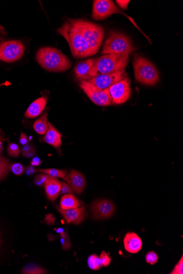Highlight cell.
Segmentation results:
<instances>
[{
    "mask_svg": "<svg viewBox=\"0 0 183 274\" xmlns=\"http://www.w3.org/2000/svg\"><path fill=\"white\" fill-rule=\"evenodd\" d=\"M68 42L72 54L76 58L90 56L86 42L80 31L75 20H68L56 30Z\"/></svg>",
    "mask_w": 183,
    "mask_h": 274,
    "instance_id": "cell-1",
    "label": "cell"
},
{
    "mask_svg": "<svg viewBox=\"0 0 183 274\" xmlns=\"http://www.w3.org/2000/svg\"><path fill=\"white\" fill-rule=\"evenodd\" d=\"M36 60L39 65L49 72H64L70 68L72 62L61 51L50 46L40 48Z\"/></svg>",
    "mask_w": 183,
    "mask_h": 274,
    "instance_id": "cell-2",
    "label": "cell"
},
{
    "mask_svg": "<svg viewBox=\"0 0 183 274\" xmlns=\"http://www.w3.org/2000/svg\"><path fill=\"white\" fill-rule=\"evenodd\" d=\"M129 56L128 54H108L96 58L89 72V78L124 69L128 65Z\"/></svg>",
    "mask_w": 183,
    "mask_h": 274,
    "instance_id": "cell-3",
    "label": "cell"
},
{
    "mask_svg": "<svg viewBox=\"0 0 183 274\" xmlns=\"http://www.w3.org/2000/svg\"><path fill=\"white\" fill-rule=\"evenodd\" d=\"M76 25L86 42L90 56L100 50L104 36V30L100 25L82 20H75Z\"/></svg>",
    "mask_w": 183,
    "mask_h": 274,
    "instance_id": "cell-4",
    "label": "cell"
},
{
    "mask_svg": "<svg viewBox=\"0 0 183 274\" xmlns=\"http://www.w3.org/2000/svg\"><path fill=\"white\" fill-rule=\"evenodd\" d=\"M133 66L135 79L138 82L146 86H154L159 81L158 70L146 58L136 56Z\"/></svg>",
    "mask_w": 183,
    "mask_h": 274,
    "instance_id": "cell-5",
    "label": "cell"
},
{
    "mask_svg": "<svg viewBox=\"0 0 183 274\" xmlns=\"http://www.w3.org/2000/svg\"><path fill=\"white\" fill-rule=\"evenodd\" d=\"M136 50L128 36L118 32H112L106 40L102 54H130Z\"/></svg>",
    "mask_w": 183,
    "mask_h": 274,
    "instance_id": "cell-6",
    "label": "cell"
},
{
    "mask_svg": "<svg viewBox=\"0 0 183 274\" xmlns=\"http://www.w3.org/2000/svg\"><path fill=\"white\" fill-rule=\"evenodd\" d=\"M121 14L130 20L135 27L144 34L150 44L151 40L146 34L142 32L140 28L137 26L132 17L125 14L117 6L110 0H95L93 2L92 14V17L96 20H104L113 14Z\"/></svg>",
    "mask_w": 183,
    "mask_h": 274,
    "instance_id": "cell-7",
    "label": "cell"
},
{
    "mask_svg": "<svg viewBox=\"0 0 183 274\" xmlns=\"http://www.w3.org/2000/svg\"><path fill=\"white\" fill-rule=\"evenodd\" d=\"M25 46L19 40H3L0 43V61L13 63L22 59L24 54Z\"/></svg>",
    "mask_w": 183,
    "mask_h": 274,
    "instance_id": "cell-8",
    "label": "cell"
},
{
    "mask_svg": "<svg viewBox=\"0 0 183 274\" xmlns=\"http://www.w3.org/2000/svg\"><path fill=\"white\" fill-rule=\"evenodd\" d=\"M80 87L92 102L98 106H106L112 104V98L108 89L102 90L97 88L88 80H80Z\"/></svg>",
    "mask_w": 183,
    "mask_h": 274,
    "instance_id": "cell-9",
    "label": "cell"
},
{
    "mask_svg": "<svg viewBox=\"0 0 183 274\" xmlns=\"http://www.w3.org/2000/svg\"><path fill=\"white\" fill-rule=\"evenodd\" d=\"M112 104H120L127 102L131 94L130 83L126 77L108 88Z\"/></svg>",
    "mask_w": 183,
    "mask_h": 274,
    "instance_id": "cell-10",
    "label": "cell"
},
{
    "mask_svg": "<svg viewBox=\"0 0 183 274\" xmlns=\"http://www.w3.org/2000/svg\"><path fill=\"white\" fill-rule=\"evenodd\" d=\"M126 74L124 69L112 73L96 76L90 78L86 80L97 88L104 90L108 89L112 85L126 78Z\"/></svg>",
    "mask_w": 183,
    "mask_h": 274,
    "instance_id": "cell-11",
    "label": "cell"
},
{
    "mask_svg": "<svg viewBox=\"0 0 183 274\" xmlns=\"http://www.w3.org/2000/svg\"><path fill=\"white\" fill-rule=\"evenodd\" d=\"M90 209L93 218L100 220L112 217L115 212L116 208L110 200H100L93 202Z\"/></svg>",
    "mask_w": 183,
    "mask_h": 274,
    "instance_id": "cell-12",
    "label": "cell"
},
{
    "mask_svg": "<svg viewBox=\"0 0 183 274\" xmlns=\"http://www.w3.org/2000/svg\"><path fill=\"white\" fill-rule=\"evenodd\" d=\"M64 180L77 194H81L86 185L84 174L75 170H72Z\"/></svg>",
    "mask_w": 183,
    "mask_h": 274,
    "instance_id": "cell-13",
    "label": "cell"
},
{
    "mask_svg": "<svg viewBox=\"0 0 183 274\" xmlns=\"http://www.w3.org/2000/svg\"><path fill=\"white\" fill-rule=\"evenodd\" d=\"M57 208L68 224H81L84 218V206L68 210H62L58 208Z\"/></svg>",
    "mask_w": 183,
    "mask_h": 274,
    "instance_id": "cell-14",
    "label": "cell"
},
{
    "mask_svg": "<svg viewBox=\"0 0 183 274\" xmlns=\"http://www.w3.org/2000/svg\"><path fill=\"white\" fill-rule=\"evenodd\" d=\"M44 188L48 199L54 202L60 194L61 182L58 178L49 176L44 184Z\"/></svg>",
    "mask_w": 183,
    "mask_h": 274,
    "instance_id": "cell-15",
    "label": "cell"
},
{
    "mask_svg": "<svg viewBox=\"0 0 183 274\" xmlns=\"http://www.w3.org/2000/svg\"><path fill=\"white\" fill-rule=\"evenodd\" d=\"M124 242L126 250L131 254L138 253L142 248L141 238L134 232L127 233L124 236Z\"/></svg>",
    "mask_w": 183,
    "mask_h": 274,
    "instance_id": "cell-16",
    "label": "cell"
},
{
    "mask_svg": "<svg viewBox=\"0 0 183 274\" xmlns=\"http://www.w3.org/2000/svg\"><path fill=\"white\" fill-rule=\"evenodd\" d=\"M48 102V98L44 96L40 97L32 102L24 114L25 118H37L44 110Z\"/></svg>",
    "mask_w": 183,
    "mask_h": 274,
    "instance_id": "cell-17",
    "label": "cell"
},
{
    "mask_svg": "<svg viewBox=\"0 0 183 274\" xmlns=\"http://www.w3.org/2000/svg\"><path fill=\"white\" fill-rule=\"evenodd\" d=\"M44 140L56 150H60L62 144L61 134L56 130L50 122H48V130L44 135Z\"/></svg>",
    "mask_w": 183,
    "mask_h": 274,
    "instance_id": "cell-18",
    "label": "cell"
},
{
    "mask_svg": "<svg viewBox=\"0 0 183 274\" xmlns=\"http://www.w3.org/2000/svg\"><path fill=\"white\" fill-rule=\"evenodd\" d=\"M95 59H90L79 62L74 68L76 77L80 80H86L89 78L88 73L93 66Z\"/></svg>",
    "mask_w": 183,
    "mask_h": 274,
    "instance_id": "cell-19",
    "label": "cell"
},
{
    "mask_svg": "<svg viewBox=\"0 0 183 274\" xmlns=\"http://www.w3.org/2000/svg\"><path fill=\"white\" fill-rule=\"evenodd\" d=\"M82 205V202L76 196L71 194H64L60 201V208L62 210L75 208Z\"/></svg>",
    "mask_w": 183,
    "mask_h": 274,
    "instance_id": "cell-20",
    "label": "cell"
},
{
    "mask_svg": "<svg viewBox=\"0 0 183 274\" xmlns=\"http://www.w3.org/2000/svg\"><path fill=\"white\" fill-rule=\"evenodd\" d=\"M48 112H44L34 124V129L40 135L44 136L48 130Z\"/></svg>",
    "mask_w": 183,
    "mask_h": 274,
    "instance_id": "cell-21",
    "label": "cell"
},
{
    "mask_svg": "<svg viewBox=\"0 0 183 274\" xmlns=\"http://www.w3.org/2000/svg\"><path fill=\"white\" fill-rule=\"evenodd\" d=\"M38 171L40 172L47 174L50 176L62 179L66 177L67 174L66 170H58V169L56 168L40 169Z\"/></svg>",
    "mask_w": 183,
    "mask_h": 274,
    "instance_id": "cell-22",
    "label": "cell"
},
{
    "mask_svg": "<svg viewBox=\"0 0 183 274\" xmlns=\"http://www.w3.org/2000/svg\"><path fill=\"white\" fill-rule=\"evenodd\" d=\"M10 161L0 156V180L6 176L10 168Z\"/></svg>",
    "mask_w": 183,
    "mask_h": 274,
    "instance_id": "cell-23",
    "label": "cell"
},
{
    "mask_svg": "<svg viewBox=\"0 0 183 274\" xmlns=\"http://www.w3.org/2000/svg\"><path fill=\"white\" fill-rule=\"evenodd\" d=\"M88 266L92 270H99L102 268L100 256L96 254L90 255L88 259Z\"/></svg>",
    "mask_w": 183,
    "mask_h": 274,
    "instance_id": "cell-24",
    "label": "cell"
},
{
    "mask_svg": "<svg viewBox=\"0 0 183 274\" xmlns=\"http://www.w3.org/2000/svg\"><path fill=\"white\" fill-rule=\"evenodd\" d=\"M24 274H45L47 272L36 265H30L26 266L22 272Z\"/></svg>",
    "mask_w": 183,
    "mask_h": 274,
    "instance_id": "cell-25",
    "label": "cell"
},
{
    "mask_svg": "<svg viewBox=\"0 0 183 274\" xmlns=\"http://www.w3.org/2000/svg\"><path fill=\"white\" fill-rule=\"evenodd\" d=\"M8 154L12 157H18L20 152V149L18 144L14 143H10L8 147Z\"/></svg>",
    "mask_w": 183,
    "mask_h": 274,
    "instance_id": "cell-26",
    "label": "cell"
},
{
    "mask_svg": "<svg viewBox=\"0 0 183 274\" xmlns=\"http://www.w3.org/2000/svg\"><path fill=\"white\" fill-rule=\"evenodd\" d=\"M9 168L10 170L12 171L17 176H21L25 172L24 166L20 164V163H14V164L10 166Z\"/></svg>",
    "mask_w": 183,
    "mask_h": 274,
    "instance_id": "cell-27",
    "label": "cell"
},
{
    "mask_svg": "<svg viewBox=\"0 0 183 274\" xmlns=\"http://www.w3.org/2000/svg\"><path fill=\"white\" fill-rule=\"evenodd\" d=\"M146 260L148 264L154 265L157 263L158 260V256L157 254L154 252H148L146 254Z\"/></svg>",
    "mask_w": 183,
    "mask_h": 274,
    "instance_id": "cell-28",
    "label": "cell"
},
{
    "mask_svg": "<svg viewBox=\"0 0 183 274\" xmlns=\"http://www.w3.org/2000/svg\"><path fill=\"white\" fill-rule=\"evenodd\" d=\"M49 176L47 174H38L34 180V183L38 186H41L45 184Z\"/></svg>",
    "mask_w": 183,
    "mask_h": 274,
    "instance_id": "cell-29",
    "label": "cell"
},
{
    "mask_svg": "<svg viewBox=\"0 0 183 274\" xmlns=\"http://www.w3.org/2000/svg\"><path fill=\"white\" fill-rule=\"evenodd\" d=\"M100 258L102 267L107 266L111 263L110 256L105 252H102Z\"/></svg>",
    "mask_w": 183,
    "mask_h": 274,
    "instance_id": "cell-30",
    "label": "cell"
},
{
    "mask_svg": "<svg viewBox=\"0 0 183 274\" xmlns=\"http://www.w3.org/2000/svg\"><path fill=\"white\" fill-rule=\"evenodd\" d=\"M60 194H71L74 192L71 186L66 182H62Z\"/></svg>",
    "mask_w": 183,
    "mask_h": 274,
    "instance_id": "cell-31",
    "label": "cell"
},
{
    "mask_svg": "<svg viewBox=\"0 0 183 274\" xmlns=\"http://www.w3.org/2000/svg\"><path fill=\"white\" fill-rule=\"evenodd\" d=\"M60 242L62 249L64 250H68L71 248L70 239L68 235L66 237L61 236Z\"/></svg>",
    "mask_w": 183,
    "mask_h": 274,
    "instance_id": "cell-32",
    "label": "cell"
},
{
    "mask_svg": "<svg viewBox=\"0 0 183 274\" xmlns=\"http://www.w3.org/2000/svg\"><path fill=\"white\" fill-rule=\"evenodd\" d=\"M171 274H183V258H182L178 264H177L174 268L172 272L170 273Z\"/></svg>",
    "mask_w": 183,
    "mask_h": 274,
    "instance_id": "cell-33",
    "label": "cell"
},
{
    "mask_svg": "<svg viewBox=\"0 0 183 274\" xmlns=\"http://www.w3.org/2000/svg\"><path fill=\"white\" fill-rule=\"evenodd\" d=\"M34 148L31 144H28L22 147V154L24 156L28 154V153L30 152L31 151L33 150Z\"/></svg>",
    "mask_w": 183,
    "mask_h": 274,
    "instance_id": "cell-34",
    "label": "cell"
},
{
    "mask_svg": "<svg viewBox=\"0 0 183 274\" xmlns=\"http://www.w3.org/2000/svg\"><path fill=\"white\" fill-rule=\"evenodd\" d=\"M117 4L120 8L123 10H126L128 8V5L130 2V0H117L116 1Z\"/></svg>",
    "mask_w": 183,
    "mask_h": 274,
    "instance_id": "cell-35",
    "label": "cell"
},
{
    "mask_svg": "<svg viewBox=\"0 0 183 274\" xmlns=\"http://www.w3.org/2000/svg\"><path fill=\"white\" fill-rule=\"evenodd\" d=\"M20 142L22 146H24L25 144H28V138L26 135V134L24 132H22L21 134V135L20 138Z\"/></svg>",
    "mask_w": 183,
    "mask_h": 274,
    "instance_id": "cell-36",
    "label": "cell"
},
{
    "mask_svg": "<svg viewBox=\"0 0 183 274\" xmlns=\"http://www.w3.org/2000/svg\"><path fill=\"white\" fill-rule=\"evenodd\" d=\"M7 32L5 30V28L0 24V43L4 40L6 36H7Z\"/></svg>",
    "mask_w": 183,
    "mask_h": 274,
    "instance_id": "cell-37",
    "label": "cell"
},
{
    "mask_svg": "<svg viewBox=\"0 0 183 274\" xmlns=\"http://www.w3.org/2000/svg\"><path fill=\"white\" fill-rule=\"evenodd\" d=\"M38 170L32 166H28L26 168V174L28 176H32L34 174L37 172Z\"/></svg>",
    "mask_w": 183,
    "mask_h": 274,
    "instance_id": "cell-38",
    "label": "cell"
},
{
    "mask_svg": "<svg viewBox=\"0 0 183 274\" xmlns=\"http://www.w3.org/2000/svg\"><path fill=\"white\" fill-rule=\"evenodd\" d=\"M42 161L40 160L38 156L32 158L31 162V166H38L41 165Z\"/></svg>",
    "mask_w": 183,
    "mask_h": 274,
    "instance_id": "cell-39",
    "label": "cell"
},
{
    "mask_svg": "<svg viewBox=\"0 0 183 274\" xmlns=\"http://www.w3.org/2000/svg\"><path fill=\"white\" fill-rule=\"evenodd\" d=\"M45 221L48 224H52L55 222V218L52 214H48L46 217Z\"/></svg>",
    "mask_w": 183,
    "mask_h": 274,
    "instance_id": "cell-40",
    "label": "cell"
},
{
    "mask_svg": "<svg viewBox=\"0 0 183 274\" xmlns=\"http://www.w3.org/2000/svg\"><path fill=\"white\" fill-rule=\"evenodd\" d=\"M36 154V150H33L31 151L30 152L28 153L26 155L24 156L25 157H26V158H30V157H32L34 156Z\"/></svg>",
    "mask_w": 183,
    "mask_h": 274,
    "instance_id": "cell-41",
    "label": "cell"
},
{
    "mask_svg": "<svg viewBox=\"0 0 183 274\" xmlns=\"http://www.w3.org/2000/svg\"><path fill=\"white\" fill-rule=\"evenodd\" d=\"M3 151V145L2 144V140H0V154Z\"/></svg>",
    "mask_w": 183,
    "mask_h": 274,
    "instance_id": "cell-42",
    "label": "cell"
},
{
    "mask_svg": "<svg viewBox=\"0 0 183 274\" xmlns=\"http://www.w3.org/2000/svg\"><path fill=\"white\" fill-rule=\"evenodd\" d=\"M1 133H2L1 130H0V140H1L4 141V139H3L2 138L1 136Z\"/></svg>",
    "mask_w": 183,
    "mask_h": 274,
    "instance_id": "cell-43",
    "label": "cell"
}]
</instances>
